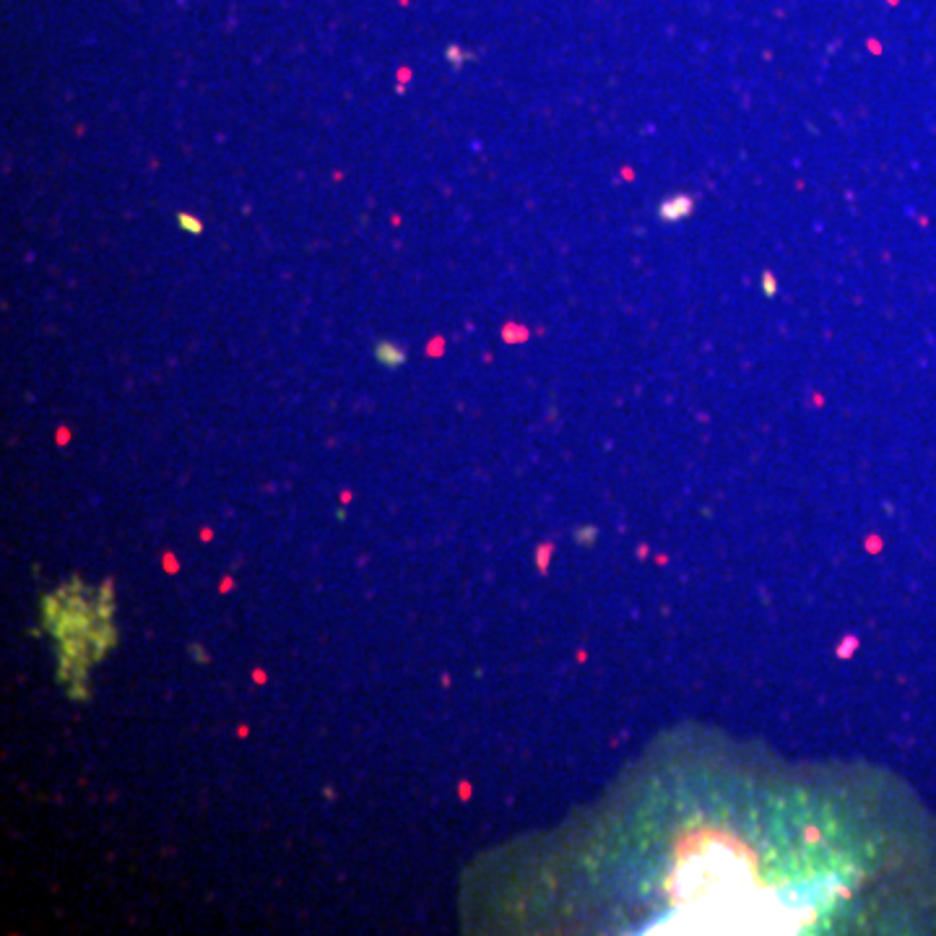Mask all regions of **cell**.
<instances>
[{
	"label": "cell",
	"instance_id": "cell-2",
	"mask_svg": "<svg viewBox=\"0 0 936 936\" xmlns=\"http://www.w3.org/2000/svg\"><path fill=\"white\" fill-rule=\"evenodd\" d=\"M177 221H180V227H182V229H188V232H193V234L201 232V221H198V219H190L188 214H180V219H177Z\"/></svg>",
	"mask_w": 936,
	"mask_h": 936
},
{
	"label": "cell",
	"instance_id": "cell-1",
	"mask_svg": "<svg viewBox=\"0 0 936 936\" xmlns=\"http://www.w3.org/2000/svg\"><path fill=\"white\" fill-rule=\"evenodd\" d=\"M377 357H380V362L390 364V367H396V364L403 362V351H398L396 346L385 341V344L377 346Z\"/></svg>",
	"mask_w": 936,
	"mask_h": 936
}]
</instances>
